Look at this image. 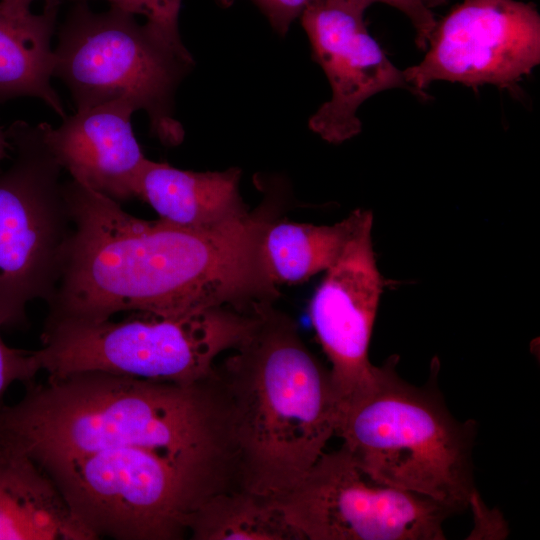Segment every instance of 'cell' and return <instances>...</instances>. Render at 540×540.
<instances>
[{
    "label": "cell",
    "mask_w": 540,
    "mask_h": 540,
    "mask_svg": "<svg viewBox=\"0 0 540 540\" xmlns=\"http://www.w3.org/2000/svg\"><path fill=\"white\" fill-rule=\"evenodd\" d=\"M359 209L332 225L274 220L266 229L262 257L276 286L298 284L325 272L341 254Z\"/></svg>",
    "instance_id": "cell-17"
},
{
    "label": "cell",
    "mask_w": 540,
    "mask_h": 540,
    "mask_svg": "<svg viewBox=\"0 0 540 540\" xmlns=\"http://www.w3.org/2000/svg\"><path fill=\"white\" fill-rule=\"evenodd\" d=\"M215 377L226 401L240 486L273 499L293 488L335 435L338 401L330 370L295 321L267 303L246 340Z\"/></svg>",
    "instance_id": "cell-3"
},
{
    "label": "cell",
    "mask_w": 540,
    "mask_h": 540,
    "mask_svg": "<svg viewBox=\"0 0 540 540\" xmlns=\"http://www.w3.org/2000/svg\"><path fill=\"white\" fill-rule=\"evenodd\" d=\"M77 1L59 31L54 76L76 110L123 100L148 115L150 130L166 146L179 145L184 130L173 114L176 88L193 65L174 40L134 15L111 6L94 12Z\"/></svg>",
    "instance_id": "cell-7"
},
{
    "label": "cell",
    "mask_w": 540,
    "mask_h": 540,
    "mask_svg": "<svg viewBox=\"0 0 540 540\" xmlns=\"http://www.w3.org/2000/svg\"><path fill=\"white\" fill-rule=\"evenodd\" d=\"M0 540H92L49 475L0 445Z\"/></svg>",
    "instance_id": "cell-15"
},
{
    "label": "cell",
    "mask_w": 540,
    "mask_h": 540,
    "mask_svg": "<svg viewBox=\"0 0 540 540\" xmlns=\"http://www.w3.org/2000/svg\"><path fill=\"white\" fill-rule=\"evenodd\" d=\"M258 319L259 309L220 306L176 317L45 322L36 353L48 378L104 371L193 384L213 377L220 355L240 346Z\"/></svg>",
    "instance_id": "cell-6"
},
{
    "label": "cell",
    "mask_w": 540,
    "mask_h": 540,
    "mask_svg": "<svg viewBox=\"0 0 540 540\" xmlns=\"http://www.w3.org/2000/svg\"><path fill=\"white\" fill-rule=\"evenodd\" d=\"M64 193L72 232L45 322H100L127 311L176 317L220 306L253 311L279 296L262 257L278 208L270 199L234 220L190 228L137 218L74 180Z\"/></svg>",
    "instance_id": "cell-1"
},
{
    "label": "cell",
    "mask_w": 540,
    "mask_h": 540,
    "mask_svg": "<svg viewBox=\"0 0 540 540\" xmlns=\"http://www.w3.org/2000/svg\"><path fill=\"white\" fill-rule=\"evenodd\" d=\"M372 0H310L301 23L315 60L332 89L331 99L310 118V129L338 144L360 133L357 110L373 95L412 88L367 30L364 14ZM414 93V92H413Z\"/></svg>",
    "instance_id": "cell-12"
},
{
    "label": "cell",
    "mask_w": 540,
    "mask_h": 540,
    "mask_svg": "<svg viewBox=\"0 0 540 540\" xmlns=\"http://www.w3.org/2000/svg\"><path fill=\"white\" fill-rule=\"evenodd\" d=\"M34 0H1L0 6L13 12L29 11ZM44 8H58L61 0H44Z\"/></svg>",
    "instance_id": "cell-23"
},
{
    "label": "cell",
    "mask_w": 540,
    "mask_h": 540,
    "mask_svg": "<svg viewBox=\"0 0 540 540\" xmlns=\"http://www.w3.org/2000/svg\"><path fill=\"white\" fill-rule=\"evenodd\" d=\"M0 444L41 468L104 449L141 447L239 481L227 405L215 375L179 384L82 371L31 383L21 400L0 405Z\"/></svg>",
    "instance_id": "cell-2"
},
{
    "label": "cell",
    "mask_w": 540,
    "mask_h": 540,
    "mask_svg": "<svg viewBox=\"0 0 540 540\" xmlns=\"http://www.w3.org/2000/svg\"><path fill=\"white\" fill-rule=\"evenodd\" d=\"M88 1V0H72ZM111 6L132 15H143L146 23L166 36L181 40L178 17L182 0H106Z\"/></svg>",
    "instance_id": "cell-19"
},
{
    "label": "cell",
    "mask_w": 540,
    "mask_h": 540,
    "mask_svg": "<svg viewBox=\"0 0 540 540\" xmlns=\"http://www.w3.org/2000/svg\"><path fill=\"white\" fill-rule=\"evenodd\" d=\"M92 540H180L210 496L239 487L161 451L104 449L42 467Z\"/></svg>",
    "instance_id": "cell-5"
},
{
    "label": "cell",
    "mask_w": 540,
    "mask_h": 540,
    "mask_svg": "<svg viewBox=\"0 0 540 540\" xmlns=\"http://www.w3.org/2000/svg\"><path fill=\"white\" fill-rule=\"evenodd\" d=\"M40 371L42 369L36 350L12 348L3 341L0 334V399L15 382L26 385L33 383Z\"/></svg>",
    "instance_id": "cell-20"
},
{
    "label": "cell",
    "mask_w": 540,
    "mask_h": 540,
    "mask_svg": "<svg viewBox=\"0 0 540 540\" xmlns=\"http://www.w3.org/2000/svg\"><path fill=\"white\" fill-rule=\"evenodd\" d=\"M240 176L238 168L195 172L147 159L139 177L137 198L168 223L212 227L249 211L240 195Z\"/></svg>",
    "instance_id": "cell-14"
},
{
    "label": "cell",
    "mask_w": 540,
    "mask_h": 540,
    "mask_svg": "<svg viewBox=\"0 0 540 540\" xmlns=\"http://www.w3.org/2000/svg\"><path fill=\"white\" fill-rule=\"evenodd\" d=\"M5 133L15 157L0 173L1 328L26 325L27 305L53 297L72 232L62 168L39 126L16 121Z\"/></svg>",
    "instance_id": "cell-8"
},
{
    "label": "cell",
    "mask_w": 540,
    "mask_h": 540,
    "mask_svg": "<svg viewBox=\"0 0 540 540\" xmlns=\"http://www.w3.org/2000/svg\"><path fill=\"white\" fill-rule=\"evenodd\" d=\"M392 357L373 388L338 411L335 435L372 480L430 498L455 514L478 495L473 450L477 423L456 419L433 361L424 385L402 379Z\"/></svg>",
    "instance_id": "cell-4"
},
{
    "label": "cell",
    "mask_w": 540,
    "mask_h": 540,
    "mask_svg": "<svg viewBox=\"0 0 540 540\" xmlns=\"http://www.w3.org/2000/svg\"><path fill=\"white\" fill-rule=\"evenodd\" d=\"M9 150H11V146L6 133L0 128V163L8 157Z\"/></svg>",
    "instance_id": "cell-24"
},
{
    "label": "cell",
    "mask_w": 540,
    "mask_h": 540,
    "mask_svg": "<svg viewBox=\"0 0 540 540\" xmlns=\"http://www.w3.org/2000/svg\"><path fill=\"white\" fill-rule=\"evenodd\" d=\"M57 11L44 8L41 14H33L0 6V101L37 97L65 118L61 99L51 85L55 65L51 38Z\"/></svg>",
    "instance_id": "cell-16"
},
{
    "label": "cell",
    "mask_w": 540,
    "mask_h": 540,
    "mask_svg": "<svg viewBox=\"0 0 540 540\" xmlns=\"http://www.w3.org/2000/svg\"><path fill=\"white\" fill-rule=\"evenodd\" d=\"M388 4L403 12L411 21L416 32V45L426 50L437 20L432 8L443 4L446 0H372Z\"/></svg>",
    "instance_id": "cell-21"
},
{
    "label": "cell",
    "mask_w": 540,
    "mask_h": 540,
    "mask_svg": "<svg viewBox=\"0 0 540 540\" xmlns=\"http://www.w3.org/2000/svg\"><path fill=\"white\" fill-rule=\"evenodd\" d=\"M373 216L359 209L356 224L334 264L316 288L309 315L330 362L338 410L367 394L381 366L369 358V346L384 280L372 245Z\"/></svg>",
    "instance_id": "cell-11"
},
{
    "label": "cell",
    "mask_w": 540,
    "mask_h": 540,
    "mask_svg": "<svg viewBox=\"0 0 540 540\" xmlns=\"http://www.w3.org/2000/svg\"><path fill=\"white\" fill-rule=\"evenodd\" d=\"M266 15L272 27L285 35L310 0H252Z\"/></svg>",
    "instance_id": "cell-22"
},
{
    "label": "cell",
    "mask_w": 540,
    "mask_h": 540,
    "mask_svg": "<svg viewBox=\"0 0 540 540\" xmlns=\"http://www.w3.org/2000/svg\"><path fill=\"white\" fill-rule=\"evenodd\" d=\"M540 63V15L518 0H464L430 35L426 54L403 70L417 96L435 81L513 90Z\"/></svg>",
    "instance_id": "cell-10"
},
{
    "label": "cell",
    "mask_w": 540,
    "mask_h": 540,
    "mask_svg": "<svg viewBox=\"0 0 540 540\" xmlns=\"http://www.w3.org/2000/svg\"><path fill=\"white\" fill-rule=\"evenodd\" d=\"M134 111L130 103L119 100L76 110L57 128L46 122L38 126L49 151L72 180L121 204L137 198L148 159L133 132Z\"/></svg>",
    "instance_id": "cell-13"
},
{
    "label": "cell",
    "mask_w": 540,
    "mask_h": 540,
    "mask_svg": "<svg viewBox=\"0 0 540 540\" xmlns=\"http://www.w3.org/2000/svg\"><path fill=\"white\" fill-rule=\"evenodd\" d=\"M303 540H444L455 512L378 483L341 446L324 452L286 493L270 499Z\"/></svg>",
    "instance_id": "cell-9"
},
{
    "label": "cell",
    "mask_w": 540,
    "mask_h": 540,
    "mask_svg": "<svg viewBox=\"0 0 540 540\" xmlns=\"http://www.w3.org/2000/svg\"><path fill=\"white\" fill-rule=\"evenodd\" d=\"M193 540H303L269 498L237 487L207 498L194 513Z\"/></svg>",
    "instance_id": "cell-18"
}]
</instances>
